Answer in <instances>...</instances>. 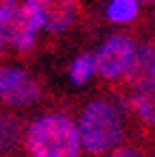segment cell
I'll list each match as a JSON object with an SVG mask.
<instances>
[{"label": "cell", "instance_id": "obj_1", "mask_svg": "<svg viewBox=\"0 0 155 157\" xmlns=\"http://www.w3.org/2000/svg\"><path fill=\"white\" fill-rule=\"evenodd\" d=\"M131 113L120 94H103L92 98L79 113L76 129L81 135L83 151L90 157H103L127 137Z\"/></svg>", "mask_w": 155, "mask_h": 157}, {"label": "cell", "instance_id": "obj_2", "mask_svg": "<svg viewBox=\"0 0 155 157\" xmlns=\"http://www.w3.org/2000/svg\"><path fill=\"white\" fill-rule=\"evenodd\" d=\"M22 148L29 157H81L83 144L68 113L48 111L26 124Z\"/></svg>", "mask_w": 155, "mask_h": 157}, {"label": "cell", "instance_id": "obj_3", "mask_svg": "<svg viewBox=\"0 0 155 157\" xmlns=\"http://www.w3.org/2000/svg\"><path fill=\"white\" fill-rule=\"evenodd\" d=\"M135 46H138V39L133 35L122 33V31L111 33L94 55L96 76L103 78L105 83H111V85L122 83L131 63H133Z\"/></svg>", "mask_w": 155, "mask_h": 157}, {"label": "cell", "instance_id": "obj_4", "mask_svg": "<svg viewBox=\"0 0 155 157\" xmlns=\"http://www.w3.org/2000/svg\"><path fill=\"white\" fill-rule=\"evenodd\" d=\"M0 24H2V31L7 35L9 50H13V55L20 57H26L35 50L37 37L44 31L42 15L31 0L17 2V7L9 13V17L2 20Z\"/></svg>", "mask_w": 155, "mask_h": 157}, {"label": "cell", "instance_id": "obj_5", "mask_svg": "<svg viewBox=\"0 0 155 157\" xmlns=\"http://www.w3.org/2000/svg\"><path fill=\"white\" fill-rule=\"evenodd\" d=\"M44 94L42 83L22 68L0 66V103L5 109H24Z\"/></svg>", "mask_w": 155, "mask_h": 157}, {"label": "cell", "instance_id": "obj_6", "mask_svg": "<svg viewBox=\"0 0 155 157\" xmlns=\"http://www.w3.org/2000/svg\"><path fill=\"white\" fill-rule=\"evenodd\" d=\"M125 98L131 120H135L140 133L151 137L155 133V78L146 76L125 92H116Z\"/></svg>", "mask_w": 155, "mask_h": 157}, {"label": "cell", "instance_id": "obj_7", "mask_svg": "<svg viewBox=\"0 0 155 157\" xmlns=\"http://www.w3.org/2000/svg\"><path fill=\"white\" fill-rule=\"evenodd\" d=\"M37 7L44 22V31L50 35H59L83 20V7L79 0H31Z\"/></svg>", "mask_w": 155, "mask_h": 157}, {"label": "cell", "instance_id": "obj_8", "mask_svg": "<svg viewBox=\"0 0 155 157\" xmlns=\"http://www.w3.org/2000/svg\"><path fill=\"white\" fill-rule=\"evenodd\" d=\"M26 124L11 109H0V157H9L24 140Z\"/></svg>", "mask_w": 155, "mask_h": 157}, {"label": "cell", "instance_id": "obj_9", "mask_svg": "<svg viewBox=\"0 0 155 157\" xmlns=\"http://www.w3.org/2000/svg\"><path fill=\"white\" fill-rule=\"evenodd\" d=\"M105 15L114 24H131L140 15V2L138 0H109Z\"/></svg>", "mask_w": 155, "mask_h": 157}, {"label": "cell", "instance_id": "obj_10", "mask_svg": "<svg viewBox=\"0 0 155 157\" xmlns=\"http://www.w3.org/2000/svg\"><path fill=\"white\" fill-rule=\"evenodd\" d=\"M96 74V61L92 52H81L70 66V81L74 85H85L90 78Z\"/></svg>", "mask_w": 155, "mask_h": 157}, {"label": "cell", "instance_id": "obj_11", "mask_svg": "<svg viewBox=\"0 0 155 157\" xmlns=\"http://www.w3.org/2000/svg\"><path fill=\"white\" fill-rule=\"evenodd\" d=\"M103 157H149V151L138 142H122L120 146H116Z\"/></svg>", "mask_w": 155, "mask_h": 157}, {"label": "cell", "instance_id": "obj_12", "mask_svg": "<svg viewBox=\"0 0 155 157\" xmlns=\"http://www.w3.org/2000/svg\"><path fill=\"white\" fill-rule=\"evenodd\" d=\"M17 7V0H0V22L9 17V13Z\"/></svg>", "mask_w": 155, "mask_h": 157}, {"label": "cell", "instance_id": "obj_13", "mask_svg": "<svg viewBox=\"0 0 155 157\" xmlns=\"http://www.w3.org/2000/svg\"><path fill=\"white\" fill-rule=\"evenodd\" d=\"M9 55V44H7V35L2 31V24H0V57Z\"/></svg>", "mask_w": 155, "mask_h": 157}, {"label": "cell", "instance_id": "obj_14", "mask_svg": "<svg viewBox=\"0 0 155 157\" xmlns=\"http://www.w3.org/2000/svg\"><path fill=\"white\" fill-rule=\"evenodd\" d=\"M138 2H140V5H149V7H153V5H155V0H138Z\"/></svg>", "mask_w": 155, "mask_h": 157}, {"label": "cell", "instance_id": "obj_15", "mask_svg": "<svg viewBox=\"0 0 155 157\" xmlns=\"http://www.w3.org/2000/svg\"><path fill=\"white\" fill-rule=\"evenodd\" d=\"M151 76L155 78V59H153V66H151Z\"/></svg>", "mask_w": 155, "mask_h": 157}]
</instances>
